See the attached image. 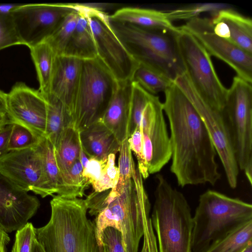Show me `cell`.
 <instances>
[{
    "mask_svg": "<svg viewBox=\"0 0 252 252\" xmlns=\"http://www.w3.org/2000/svg\"><path fill=\"white\" fill-rule=\"evenodd\" d=\"M150 210L143 178L136 169L123 192L94 216L99 247L103 231L112 227L121 233L127 252H158Z\"/></svg>",
    "mask_w": 252,
    "mask_h": 252,
    "instance_id": "obj_2",
    "label": "cell"
},
{
    "mask_svg": "<svg viewBox=\"0 0 252 252\" xmlns=\"http://www.w3.org/2000/svg\"><path fill=\"white\" fill-rule=\"evenodd\" d=\"M11 124L6 113L0 112V129Z\"/></svg>",
    "mask_w": 252,
    "mask_h": 252,
    "instance_id": "obj_46",
    "label": "cell"
},
{
    "mask_svg": "<svg viewBox=\"0 0 252 252\" xmlns=\"http://www.w3.org/2000/svg\"><path fill=\"white\" fill-rule=\"evenodd\" d=\"M242 252H252V243H251Z\"/></svg>",
    "mask_w": 252,
    "mask_h": 252,
    "instance_id": "obj_48",
    "label": "cell"
},
{
    "mask_svg": "<svg viewBox=\"0 0 252 252\" xmlns=\"http://www.w3.org/2000/svg\"><path fill=\"white\" fill-rule=\"evenodd\" d=\"M230 134L239 170L252 183V86L236 76L227 93L222 111Z\"/></svg>",
    "mask_w": 252,
    "mask_h": 252,
    "instance_id": "obj_8",
    "label": "cell"
},
{
    "mask_svg": "<svg viewBox=\"0 0 252 252\" xmlns=\"http://www.w3.org/2000/svg\"><path fill=\"white\" fill-rule=\"evenodd\" d=\"M83 168L85 167L87 163L88 162L89 158L87 156V155L86 154L85 152L84 151L82 145H81V149L80 152V156H79V158Z\"/></svg>",
    "mask_w": 252,
    "mask_h": 252,
    "instance_id": "obj_45",
    "label": "cell"
},
{
    "mask_svg": "<svg viewBox=\"0 0 252 252\" xmlns=\"http://www.w3.org/2000/svg\"><path fill=\"white\" fill-rule=\"evenodd\" d=\"M100 252H127L121 233L112 227L106 228L102 235Z\"/></svg>",
    "mask_w": 252,
    "mask_h": 252,
    "instance_id": "obj_39",
    "label": "cell"
},
{
    "mask_svg": "<svg viewBox=\"0 0 252 252\" xmlns=\"http://www.w3.org/2000/svg\"><path fill=\"white\" fill-rule=\"evenodd\" d=\"M36 239V228L31 222H27L16 230L11 252H32Z\"/></svg>",
    "mask_w": 252,
    "mask_h": 252,
    "instance_id": "obj_38",
    "label": "cell"
},
{
    "mask_svg": "<svg viewBox=\"0 0 252 252\" xmlns=\"http://www.w3.org/2000/svg\"><path fill=\"white\" fill-rule=\"evenodd\" d=\"M93 34L97 58L118 83L131 81L139 63L133 58L112 28L109 15L81 3Z\"/></svg>",
    "mask_w": 252,
    "mask_h": 252,
    "instance_id": "obj_11",
    "label": "cell"
},
{
    "mask_svg": "<svg viewBox=\"0 0 252 252\" xmlns=\"http://www.w3.org/2000/svg\"><path fill=\"white\" fill-rule=\"evenodd\" d=\"M252 221V205L238 198L208 189L200 195L193 217L192 252H205Z\"/></svg>",
    "mask_w": 252,
    "mask_h": 252,
    "instance_id": "obj_4",
    "label": "cell"
},
{
    "mask_svg": "<svg viewBox=\"0 0 252 252\" xmlns=\"http://www.w3.org/2000/svg\"><path fill=\"white\" fill-rule=\"evenodd\" d=\"M6 94L0 90V112L6 114Z\"/></svg>",
    "mask_w": 252,
    "mask_h": 252,
    "instance_id": "obj_44",
    "label": "cell"
},
{
    "mask_svg": "<svg viewBox=\"0 0 252 252\" xmlns=\"http://www.w3.org/2000/svg\"><path fill=\"white\" fill-rule=\"evenodd\" d=\"M82 148L89 158H107L119 152L120 144L112 132L99 120L79 131Z\"/></svg>",
    "mask_w": 252,
    "mask_h": 252,
    "instance_id": "obj_21",
    "label": "cell"
},
{
    "mask_svg": "<svg viewBox=\"0 0 252 252\" xmlns=\"http://www.w3.org/2000/svg\"><path fill=\"white\" fill-rule=\"evenodd\" d=\"M119 152V180L115 187L110 189L108 192L107 197L108 204L123 192L136 170L128 138L125 139L120 144Z\"/></svg>",
    "mask_w": 252,
    "mask_h": 252,
    "instance_id": "obj_28",
    "label": "cell"
},
{
    "mask_svg": "<svg viewBox=\"0 0 252 252\" xmlns=\"http://www.w3.org/2000/svg\"><path fill=\"white\" fill-rule=\"evenodd\" d=\"M213 18L223 22L228 27L229 41L252 55V20L236 11L224 8L214 12Z\"/></svg>",
    "mask_w": 252,
    "mask_h": 252,
    "instance_id": "obj_23",
    "label": "cell"
},
{
    "mask_svg": "<svg viewBox=\"0 0 252 252\" xmlns=\"http://www.w3.org/2000/svg\"><path fill=\"white\" fill-rule=\"evenodd\" d=\"M131 85L129 137L135 129L140 127L143 112L154 95L135 82H131Z\"/></svg>",
    "mask_w": 252,
    "mask_h": 252,
    "instance_id": "obj_33",
    "label": "cell"
},
{
    "mask_svg": "<svg viewBox=\"0 0 252 252\" xmlns=\"http://www.w3.org/2000/svg\"><path fill=\"white\" fill-rule=\"evenodd\" d=\"M107 159V158L99 160L94 158H89L83 168V175L92 186L100 179L106 166Z\"/></svg>",
    "mask_w": 252,
    "mask_h": 252,
    "instance_id": "obj_41",
    "label": "cell"
},
{
    "mask_svg": "<svg viewBox=\"0 0 252 252\" xmlns=\"http://www.w3.org/2000/svg\"><path fill=\"white\" fill-rule=\"evenodd\" d=\"M10 241L7 232L0 226V252H7L6 246Z\"/></svg>",
    "mask_w": 252,
    "mask_h": 252,
    "instance_id": "obj_43",
    "label": "cell"
},
{
    "mask_svg": "<svg viewBox=\"0 0 252 252\" xmlns=\"http://www.w3.org/2000/svg\"><path fill=\"white\" fill-rule=\"evenodd\" d=\"M151 215L158 252H192L193 227L190 206L184 194L160 174L156 176Z\"/></svg>",
    "mask_w": 252,
    "mask_h": 252,
    "instance_id": "obj_6",
    "label": "cell"
},
{
    "mask_svg": "<svg viewBox=\"0 0 252 252\" xmlns=\"http://www.w3.org/2000/svg\"><path fill=\"white\" fill-rule=\"evenodd\" d=\"M83 167L78 159L65 173L61 174V183L58 195L67 198H81L90 185L83 175Z\"/></svg>",
    "mask_w": 252,
    "mask_h": 252,
    "instance_id": "obj_27",
    "label": "cell"
},
{
    "mask_svg": "<svg viewBox=\"0 0 252 252\" xmlns=\"http://www.w3.org/2000/svg\"><path fill=\"white\" fill-rule=\"evenodd\" d=\"M193 35L210 56L229 65L237 76L252 83V55L214 32L211 19L197 17L180 27Z\"/></svg>",
    "mask_w": 252,
    "mask_h": 252,
    "instance_id": "obj_15",
    "label": "cell"
},
{
    "mask_svg": "<svg viewBox=\"0 0 252 252\" xmlns=\"http://www.w3.org/2000/svg\"><path fill=\"white\" fill-rule=\"evenodd\" d=\"M39 145L46 178L51 189L57 194L61 186V176L55 157L54 147L45 137Z\"/></svg>",
    "mask_w": 252,
    "mask_h": 252,
    "instance_id": "obj_32",
    "label": "cell"
},
{
    "mask_svg": "<svg viewBox=\"0 0 252 252\" xmlns=\"http://www.w3.org/2000/svg\"><path fill=\"white\" fill-rule=\"evenodd\" d=\"M180 28L178 41L186 74L198 94L212 107L222 111L227 89L220 80L211 56L193 35Z\"/></svg>",
    "mask_w": 252,
    "mask_h": 252,
    "instance_id": "obj_9",
    "label": "cell"
},
{
    "mask_svg": "<svg viewBox=\"0 0 252 252\" xmlns=\"http://www.w3.org/2000/svg\"><path fill=\"white\" fill-rule=\"evenodd\" d=\"M131 92V81L118 83L116 92L100 120L120 144L129 138Z\"/></svg>",
    "mask_w": 252,
    "mask_h": 252,
    "instance_id": "obj_19",
    "label": "cell"
},
{
    "mask_svg": "<svg viewBox=\"0 0 252 252\" xmlns=\"http://www.w3.org/2000/svg\"><path fill=\"white\" fill-rule=\"evenodd\" d=\"M131 81L136 83L153 95L164 92L173 83L162 74L140 63L135 70Z\"/></svg>",
    "mask_w": 252,
    "mask_h": 252,
    "instance_id": "obj_29",
    "label": "cell"
},
{
    "mask_svg": "<svg viewBox=\"0 0 252 252\" xmlns=\"http://www.w3.org/2000/svg\"><path fill=\"white\" fill-rule=\"evenodd\" d=\"M174 82L188 97L201 119L221 161L227 183L231 188L235 189L239 168L223 112L212 107L198 94L186 73Z\"/></svg>",
    "mask_w": 252,
    "mask_h": 252,
    "instance_id": "obj_10",
    "label": "cell"
},
{
    "mask_svg": "<svg viewBox=\"0 0 252 252\" xmlns=\"http://www.w3.org/2000/svg\"><path fill=\"white\" fill-rule=\"evenodd\" d=\"M252 243V221L211 247L205 252H242Z\"/></svg>",
    "mask_w": 252,
    "mask_h": 252,
    "instance_id": "obj_30",
    "label": "cell"
},
{
    "mask_svg": "<svg viewBox=\"0 0 252 252\" xmlns=\"http://www.w3.org/2000/svg\"><path fill=\"white\" fill-rule=\"evenodd\" d=\"M45 137H40L28 128L13 124L10 134L8 151L24 150L37 146Z\"/></svg>",
    "mask_w": 252,
    "mask_h": 252,
    "instance_id": "obj_34",
    "label": "cell"
},
{
    "mask_svg": "<svg viewBox=\"0 0 252 252\" xmlns=\"http://www.w3.org/2000/svg\"><path fill=\"white\" fill-rule=\"evenodd\" d=\"M45 98L47 104L45 138L55 149L64 130L72 125V121L65 106L59 99L51 94Z\"/></svg>",
    "mask_w": 252,
    "mask_h": 252,
    "instance_id": "obj_25",
    "label": "cell"
},
{
    "mask_svg": "<svg viewBox=\"0 0 252 252\" xmlns=\"http://www.w3.org/2000/svg\"><path fill=\"white\" fill-rule=\"evenodd\" d=\"M39 144L0 156V173L22 190L44 198L54 193L45 175Z\"/></svg>",
    "mask_w": 252,
    "mask_h": 252,
    "instance_id": "obj_13",
    "label": "cell"
},
{
    "mask_svg": "<svg viewBox=\"0 0 252 252\" xmlns=\"http://www.w3.org/2000/svg\"><path fill=\"white\" fill-rule=\"evenodd\" d=\"M32 252H45L41 246L35 239L33 242Z\"/></svg>",
    "mask_w": 252,
    "mask_h": 252,
    "instance_id": "obj_47",
    "label": "cell"
},
{
    "mask_svg": "<svg viewBox=\"0 0 252 252\" xmlns=\"http://www.w3.org/2000/svg\"><path fill=\"white\" fill-rule=\"evenodd\" d=\"M13 124H9L0 129V156L9 152L8 144Z\"/></svg>",
    "mask_w": 252,
    "mask_h": 252,
    "instance_id": "obj_42",
    "label": "cell"
},
{
    "mask_svg": "<svg viewBox=\"0 0 252 252\" xmlns=\"http://www.w3.org/2000/svg\"><path fill=\"white\" fill-rule=\"evenodd\" d=\"M164 93L163 110L170 130V171L181 187L215 185L221 177L217 153L201 119L175 82Z\"/></svg>",
    "mask_w": 252,
    "mask_h": 252,
    "instance_id": "obj_1",
    "label": "cell"
},
{
    "mask_svg": "<svg viewBox=\"0 0 252 252\" xmlns=\"http://www.w3.org/2000/svg\"><path fill=\"white\" fill-rule=\"evenodd\" d=\"M221 4L214 3L197 4L195 5L177 8L165 12L167 18L172 22L173 21L185 20H189L198 17V15L203 12L213 11L215 12L222 8Z\"/></svg>",
    "mask_w": 252,
    "mask_h": 252,
    "instance_id": "obj_35",
    "label": "cell"
},
{
    "mask_svg": "<svg viewBox=\"0 0 252 252\" xmlns=\"http://www.w3.org/2000/svg\"><path fill=\"white\" fill-rule=\"evenodd\" d=\"M76 3H32L12 6L10 13L22 43L29 48L45 41Z\"/></svg>",
    "mask_w": 252,
    "mask_h": 252,
    "instance_id": "obj_12",
    "label": "cell"
},
{
    "mask_svg": "<svg viewBox=\"0 0 252 252\" xmlns=\"http://www.w3.org/2000/svg\"><path fill=\"white\" fill-rule=\"evenodd\" d=\"M110 20L132 25L142 29L161 32H177L176 27L167 17L165 12L150 8L124 7L109 15Z\"/></svg>",
    "mask_w": 252,
    "mask_h": 252,
    "instance_id": "obj_20",
    "label": "cell"
},
{
    "mask_svg": "<svg viewBox=\"0 0 252 252\" xmlns=\"http://www.w3.org/2000/svg\"><path fill=\"white\" fill-rule=\"evenodd\" d=\"M118 83L97 58L83 61L76 96L71 112L73 126L79 131L101 119Z\"/></svg>",
    "mask_w": 252,
    "mask_h": 252,
    "instance_id": "obj_7",
    "label": "cell"
},
{
    "mask_svg": "<svg viewBox=\"0 0 252 252\" xmlns=\"http://www.w3.org/2000/svg\"><path fill=\"white\" fill-rule=\"evenodd\" d=\"M163 112L162 103L154 95L142 115L140 128L149 175L160 171L171 158L170 139Z\"/></svg>",
    "mask_w": 252,
    "mask_h": 252,
    "instance_id": "obj_14",
    "label": "cell"
},
{
    "mask_svg": "<svg viewBox=\"0 0 252 252\" xmlns=\"http://www.w3.org/2000/svg\"><path fill=\"white\" fill-rule=\"evenodd\" d=\"M82 62L65 56H57L56 60L50 94L63 104L70 116L78 88Z\"/></svg>",
    "mask_w": 252,
    "mask_h": 252,
    "instance_id": "obj_18",
    "label": "cell"
},
{
    "mask_svg": "<svg viewBox=\"0 0 252 252\" xmlns=\"http://www.w3.org/2000/svg\"><path fill=\"white\" fill-rule=\"evenodd\" d=\"M6 114L11 124L22 125L45 137L47 104L39 90L18 82L6 94Z\"/></svg>",
    "mask_w": 252,
    "mask_h": 252,
    "instance_id": "obj_16",
    "label": "cell"
},
{
    "mask_svg": "<svg viewBox=\"0 0 252 252\" xmlns=\"http://www.w3.org/2000/svg\"><path fill=\"white\" fill-rule=\"evenodd\" d=\"M116 155L110 154L106 166L98 181L92 186L94 191L101 192L115 187L119 177L118 167L115 165Z\"/></svg>",
    "mask_w": 252,
    "mask_h": 252,
    "instance_id": "obj_36",
    "label": "cell"
},
{
    "mask_svg": "<svg viewBox=\"0 0 252 252\" xmlns=\"http://www.w3.org/2000/svg\"><path fill=\"white\" fill-rule=\"evenodd\" d=\"M130 149L135 154L137 162L138 170L143 179L147 178L149 174L148 172L143 153L142 137L139 127L137 128L128 138Z\"/></svg>",
    "mask_w": 252,
    "mask_h": 252,
    "instance_id": "obj_40",
    "label": "cell"
},
{
    "mask_svg": "<svg viewBox=\"0 0 252 252\" xmlns=\"http://www.w3.org/2000/svg\"><path fill=\"white\" fill-rule=\"evenodd\" d=\"M76 9L68 14L45 40L57 56L63 54L76 26L79 11L76 3Z\"/></svg>",
    "mask_w": 252,
    "mask_h": 252,
    "instance_id": "obj_31",
    "label": "cell"
},
{
    "mask_svg": "<svg viewBox=\"0 0 252 252\" xmlns=\"http://www.w3.org/2000/svg\"><path fill=\"white\" fill-rule=\"evenodd\" d=\"M40 205L37 197L22 190L0 173V226L6 232L22 228Z\"/></svg>",
    "mask_w": 252,
    "mask_h": 252,
    "instance_id": "obj_17",
    "label": "cell"
},
{
    "mask_svg": "<svg viewBox=\"0 0 252 252\" xmlns=\"http://www.w3.org/2000/svg\"><path fill=\"white\" fill-rule=\"evenodd\" d=\"M109 20L119 39L138 63L158 71L173 82L186 73L178 41L180 27L179 31L165 32Z\"/></svg>",
    "mask_w": 252,
    "mask_h": 252,
    "instance_id": "obj_5",
    "label": "cell"
},
{
    "mask_svg": "<svg viewBox=\"0 0 252 252\" xmlns=\"http://www.w3.org/2000/svg\"><path fill=\"white\" fill-rule=\"evenodd\" d=\"M48 222L36 228L45 252H100L95 226L84 199L53 195Z\"/></svg>",
    "mask_w": 252,
    "mask_h": 252,
    "instance_id": "obj_3",
    "label": "cell"
},
{
    "mask_svg": "<svg viewBox=\"0 0 252 252\" xmlns=\"http://www.w3.org/2000/svg\"><path fill=\"white\" fill-rule=\"evenodd\" d=\"M79 16L75 29L62 56L81 61L97 58L95 44L86 13L81 3H76Z\"/></svg>",
    "mask_w": 252,
    "mask_h": 252,
    "instance_id": "obj_22",
    "label": "cell"
},
{
    "mask_svg": "<svg viewBox=\"0 0 252 252\" xmlns=\"http://www.w3.org/2000/svg\"><path fill=\"white\" fill-rule=\"evenodd\" d=\"M8 11L0 9V50L11 46L22 45Z\"/></svg>",
    "mask_w": 252,
    "mask_h": 252,
    "instance_id": "obj_37",
    "label": "cell"
},
{
    "mask_svg": "<svg viewBox=\"0 0 252 252\" xmlns=\"http://www.w3.org/2000/svg\"><path fill=\"white\" fill-rule=\"evenodd\" d=\"M81 149L79 131L70 125L64 130L54 149L55 157L61 174L66 172L79 158Z\"/></svg>",
    "mask_w": 252,
    "mask_h": 252,
    "instance_id": "obj_26",
    "label": "cell"
},
{
    "mask_svg": "<svg viewBox=\"0 0 252 252\" xmlns=\"http://www.w3.org/2000/svg\"><path fill=\"white\" fill-rule=\"evenodd\" d=\"M39 84V91L44 96L50 93V86L57 56L45 41L30 48Z\"/></svg>",
    "mask_w": 252,
    "mask_h": 252,
    "instance_id": "obj_24",
    "label": "cell"
}]
</instances>
